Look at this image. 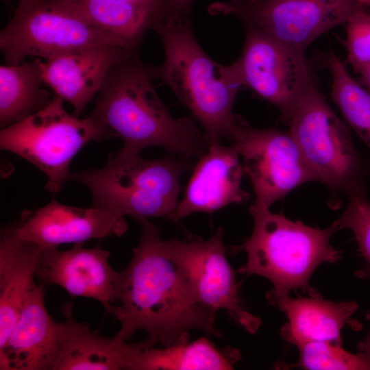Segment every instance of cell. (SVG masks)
<instances>
[{
  "label": "cell",
  "instance_id": "6da1fadb",
  "mask_svg": "<svg viewBox=\"0 0 370 370\" xmlns=\"http://www.w3.org/2000/svg\"><path fill=\"white\" fill-rule=\"evenodd\" d=\"M141 234L127 267L119 272L114 304L108 313L120 323L116 340L127 341L137 331L147 332L142 347L186 343L199 330L222 338L216 312L195 296L180 268L169 253L160 228L147 218H135Z\"/></svg>",
  "mask_w": 370,
  "mask_h": 370
},
{
  "label": "cell",
  "instance_id": "7a4b0ae2",
  "mask_svg": "<svg viewBox=\"0 0 370 370\" xmlns=\"http://www.w3.org/2000/svg\"><path fill=\"white\" fill-rule=\"evenodd\" d=\"M153 79L138 49L131 51L111 68L87 116L111 137L120 138L127 151L140 153L146 147L158 146L186 160L199 158L208 148L209 136L199 129L193 115L171 116Z\"/></svg>",
  "mask_w": 370,
  "mask_h": 370
},
{
  "label": "cell",
  "instance_id": "3957f363",
  "mask_svg": "<svg viewBox=\"0 0 370 370\" xmlns=\"http://www.w3.org/2000/svg\"><path fill=\"white\" fill-rule=\"evenodd\" d=\"M164 49L163 64L151 67L202 125L210 139L230 138L236 125L232 109L245 88L236 62L214 61L197 41L190 18L166 15L153 28Z\"/></svg>",
  "mask_w": 370,
  "mask_h": 370
},
{
  "label": "cell",
  "instance_id": "277c9868",
  "mask_svg": "<svg viewBox=\"0 0 370 370\" xmlns=\"http://www.w3.org/2000/svg\"><path fill=\"white\" fill-rule=\"evenodd\" d=\"M249 211L254 221L253 232L245 243L232 247L233 252L247 254V262L238 272L268 279L273 288L266 296L289 295L298 289L308 295L318 294L309 285L312 273L321 264L335 263L341 258V252L330 244L332 235L339 230L336 221L320 229L269 209Z\"/></svg>",
  "mask_w": 370,
  "mask_h": 370
},
{
  "label": "cell",
  "instance_id": "5b68a950",
  "mask_svg": "<svg viewBox=\"0 0 370 370\" xmlns=\"http://www.w3.org/2000/svg\"><path fill=\"white\" fill-rule=\"evenodd\" d=\"M190 167L188 160L173 154L145 159L121 149L109 155L103 167L71 172L69 180L88 187L92 206L123 217L166 219L179 203L180 179Z\"/></svg>",
  "mask_w": 370,
  "mask_h": 370
},
{
  "label": "cell",
  "instance_id": "8992f818",
  "mask_svg": "<svg viewBox=\"0 0 370 370\" xmlns=\"http://www.w3.org/2000/svg\"><path fill=\"white\" fill-rule=\"evenodd\" d=\"M317 181L333 193L366 194L367 167L347 127L313 82L299 97L286 121Z\"/></svg>",
  "mask_w": 370,
  "mask_h": 370
},
{
  "label": "cell",
  "instance_id": "52a82bcc",
  "mask_svg": "<svg viewBox=\"0 0 370 370\" xmlns=\"http://www.w3.org/2000/svg\"><path fill=\"white\" fill-rule=\"evenodd\" d=\"M63 101L56 95L46 107L0 132L1 149L42 171L48 177L45 188L53 193L60 192L69 180L71 162L83 147L111 138L90 118L81 119L69 114Z\"/></svg>",
  "mask_w": 370,
  "mask_h": 370
},
{
  "label": "cell",
  "instance_id": "ba28073f",
  "mask_svg": "<svg viewBox=\"0 0 370 370\" xmlns=\"http://www.w3.org/2000/svg\"><path fill=\"white\" fill-rule=\"evenodd\" d=\"M100 45L130 48L84 21L59 0H20L0 32V49L10 65L21 64L27 56L49 59Z\"/></svg>",
  "mask_w": 370,
  "mask_h": 370
},
{
  "label": "cell",
  "instance_id": "9c48e42d",
  "mask_svg": "<svg viewBox=\"0 0 370 370\" xmlns=\"http://www.w3.org/2000/svg\"><path fill=\"white\" fill-rule=\"evenodd\" d=\"M359 10L357 0H230L208 8L213 16H234L245 26L303 51Z\"/></svg>",
  "mask_w": 370,
  "mask_h": 370
},
{
  "label": "cell",
  "instance_id": "30bf717a",
  "mask_svg": "<svg viewBox=\"0 0 370 370\" xmlns=\"http://www.w3.org/2000/svg\"><path fill=\"white\" fill-rule=\"evenodd\" d=\"M229 140L243 158L244 173L254 188L250 210L269 209L299 186L317 181L289 132L255 129L236 115Z\"/></svg>",
  "mask_w": 370,
  "mask_h": 370
},
{
  "label": "cell",
  "instance_id": "8fae6325",
  "mask_svg": "<svg viewBox=\"0 0 370 370\" xmlns=\"http://www.w3.org/2000/svg\"><path fill=\"white\" fill-rule=\"evenodd\" d=\"M223 237L220 227L206 241L171 239L165 244L197 299L216 312L225 310L235 323L254 334L262 321L245 309L239 297L236 272L227 259Z\"/></svg>",
  "mask_w": 370,
  "mask_h": 370
},
{
  "label": "cell",
  "instance_id": "7c38bea8",
  "mask_svg": "<svg viewBox=\"0 0 370 370\" xmlns=\"http://www.w3.org/2000/svg\"><path fill=\"white\" fill-rule=\"evenodd\" d=\"M304 52L245 26L244 47L235 61L245 88L273 104L285 121L313 82Z\"/></svg>",
  "mask_w": 370,
  "mask_h": 370
},
{
  "label": "cell",
  "instance_id": "4fadbf2b",
  "mask_svg": "<svg viewBox=\"0 0 370 370\" xmlns=\"http://www.w3.org/2000/svg\"><path fill=\"white\" fill-rule=\"evenodd\" d=\"M127 227L125 217L108 210L66 206L53 198L40 208L24 211L17 223L1 230V236L45 248L121 236Z\"/></svg>",
  "mask_w": 370,
  "mask_h": 370
},
{
  "label": "cell",
  "instance_id": "5bb4252c",
  "mask_svg": "<svg viewBox=\"0 0 370 370\" xmlns=\"http://www.w3.org/2000/svg\"><path fill=\"white\" fill-rule=\"evenodd\" d=\"M78 243L69 249H43L37 272L43 284L57 285L73 297L91 298L108 312L114 304L119 272L109 262L110 253L100 244L91 248Z\"/></svg>",
  "mask_w": 370,
  "mask_h": 370
},
{
  "label": "cell",
  "instance_id": "9a60e30c",
  "mask_svg": "<svg viewBox=\"0 0 370 370\" xmlns=\"http://www.w3.org/2000/svg\"><path fill=\"white\" fill-rule=\"evenodd\" d=\"M243 173L236 148L211 139L193 171L182 199L166 219L177 221L195 212L211 213L247 201L249 194L241 186Z\"/></svg>",
  "mask_w": 370,
  "mask_h": 370
},
{
  "label": "cell",
  "instance_id": "2e32d148",
  "mask_svg": "<svg viewBox=\"0 0 370 370\" xmlns=\"http://www.w3.org/2000/svg\"><path fill=\"white\" fill-rule=\"evenodd\" d=\"M114 45H100L61 54L43 62L36 58L45 84L70 103L79 116L99 92L111 68L131 51Z\"/></svg>",
  "mask_w": 370,
  "mask_h": 370
},
{
  "label": "cell",
  "instance_id": "e0dca14e",
  "mask_svg": "<svg viewBox=\"0 0 370 370\" xmlns=\"http://www.w3.org/2000/svg\"><path fill=\"white\" fill-rule=\"evenodd\" d=\"M58 354V322L44 301L43 283L27 295L16 324L0 349L1 370H53Z\"/></svg>",
  "mask_w": 370,
  "mask_h": 370
},
{
  "label": "cell",
  "instance_id": "ac0fdd59",
  "mask_svg": "<svg viewBox=\"0 0 370 370\" xmlns=\"http://www.w3.org/2000/svg\"><path fill=\"white\" fill-rule=\"evenodd\" d=\"M65 321L58 323V354L53 370L129 369L140 349L139 343H129L105 337L77 322L73 315V303H64Z\"/></svg>",
  "mask_w": 370,
  "mask_h": 370
},
{
  "label": "cell",
  "instance_id": "d6986e66",
  "mask_svg": "<svg viewBox=\"0 0 370 370\" xmlns=\"http://www.w3.org/2000/svg\"><path fill=\"white\" fill-rule=\"evenodd\" d=\"M267 301L284 312L288 321L282 329V338L295 346L308 341H329L342 345L341 331L349 325L358 328L352 319L358 310L354 301H332L319 293L308 297L289 295L266 296Z\"/></svg>",
  "mask_w": 370,
  "mask_h": 370
},
{
  "label": "cell",
  "instance_id": "ffe728a7",
  "mask_svg": "<svg viewBox=\"0 0 370 370\" xmlns=\"http://www.w3.org/2000/svg\"><path fill=\"white\" fill-rule=\"evenodd\" d=\"M44 247L1 236L0 349L7 343L25 299L36 285L35 277Z\"/></svg>",
  "mask_w": 370,
  "mask_h": 370
},
{
  "label": "cell",
  "instance_id": "44dd1931",
  "mask_svg": "<svg viewBox=\"0 0 370 370\" xmlns=\"http://www.w3.org/2000/svg\"><path fill=\"white\" fill-rule=\"evenodd\" d=\"M90 25L138 48L146 32L167 14L166 5L125 0H59Z\"/></svg>",
  "mask_w": 370,
  "mask_h": 370
},
{
  "label": "cell",
  "instance_id": "7402d4cb",
  "mask_svg": "<svg viewBox=\"0 0 370 370\" xmlns=\"http://www.w3.org/2000/svg\"><path fill=\"white\" fill-rule=\"evenodd\" d=\"M140 346L129 370L232 369L241 358L238 349L218 347L206 336L162 348Z\"/></svg>",
  "mask_w": 370,
  "mask_h": 370
},
{
  "label": "cell",
  "instance_id": "603a6c76",
  "mask_svg": "<svg viewBox=\"0 0 370 370\" xmlns=\"http://www.w3.org/2000/svg\"><path fill=\"white\" fill-rule=\"evenodd\" d=\"M37 58L0 66V127L21 121L46 107L51 101Z\"/></svg>",
  "mask_w": 370,
  "mask_h": 370
},
{
  "label": "cell",
  "instance_id": "cb8c5ba5",
  "mask_svg": "<svg viewBox=\"0 0 370 370\" xmlns=\"http://www.w3.org/2000/svg\"><path fill=\"white\" fill-rule=\"evenodd\" d=\"M332 78L331 97L349 125L370 149V92L348 73L334 53L325 59Z\"/></svg>",
  "mask_w": 370,
  "mask_h": 370
},
{
  "label": "cell",
  "instance_id": "d4e9b609",
  "mask_svg": "<svg viewBox=\"0 0 370 370\" xmlns=\"http://www.w3.org/2000/svg\"><path fill=\"white\" fill-rule=\"evenodd\" d=\"M299 358L295 364L278 363L280 369L300 367L312 370H370L362 354L350 353L342 345L329 341H308L297 346Z\"/></svg>",
  "mask_w": 370,
  "mask_h": 370
},
{
  "label": "cell",
  "instance_id": "484cf974",
  "mask_svg": "<svg viewBox=\"0 0 370 370\" xmlns=\"http://www.w3.org/2000/svg\"><path fill=\"white\" fill-rule=\"evenodd\" d=\"M366 194L349 196V202L341 217L336 221L339 230H350L357 241L366 266L358 273L361 278H370V202Z\"/></svg>",
  "mask_w": 370,
  "mask_h": 370
},
{
  "label": "cell",
  "instance_id": "4316f807",
  "mask_svg": "<svg viewBox=\"0 0 370 370\" xmlns=\"http://www.w3.org/2000/svg\"><path fill=\"white\" fill-rule=\"evenodd\" d=\"M345 25L347 58L356 72L370 64V12L359 10Z\"/></svg>",
  "mask_w": 370,
  "mask_h": 370
},
{
  "label": "cell",
  "instance_id": "83f0119b",
  "mask_svg": "<svg viewBox=\"0 0 370 370\" xmlns=\"http://www.w3.org/2000/svg\"><path fill=\"white\" fill-rule=\"evenodd\" d=\"M194 0H165L168 16L178 18H190Z\"/></svg>",
  "mask_w": 370,
  "mask_h": 370
},
{
  "label": "cell",
  "instance_id": "f1b7e54d",
  "mask_svg": "<svg viewBox=\"0 0 370 370\" xmlns=\"http://www.w3.org/2000/svg\"><path fill=\"white\" fill-rule=\"evenodd\" d=\"M367 319L370 322V310L368 312ZM359 352L363 354L370 367V327L367 335L357 345Z\"/></svg>",
  "mask_w": 370,
  "mask_h": 370
},
{
  "label": "cell",
  "instance_id": "f546056e",
  "mask_svg": "<svg viewBox=\"0 0 370 370\" xmlns=\"http://www.w3.org/2000/svg\"><path fill=\"white\" fill-rule=\"evenodd\" d=\"M356 73L360 75L359 82L370 89V64L359 68Z\"/></svg>",
  "mask_w": 370,
  "mask_h": 370
},
{
  "label": "cell",
  "instance_id": "4dcf8cb0",
  "mask_svg": "<svg viewBox=\"0 0 370 370\" xmlns=\"http://www.w3.org/2000/svg\"><path fill=\"white\" fill-rule=\"evenodd\" d=\"M138 3L166 5L165 0H125ZM167 9V8H166Z\"/></svg>",
  "mask_w": 370,
  "mask_h": 370
},
{
  "label": "cell",
  "instance_id": "1f68e13d",
  "mask_svg": "<svg viewBox=\"0 0 370 370\" xmlns=\"http://www.w3.org/2000/svg\"><path fill=\"white\" fill-rule=\"evenodd\" d=\"M360 10L370 12V0H357Z\"/></svg>",
  "mask_w": 370,
  "mask_h": 370
},
{
  "label": "cell",
  "instance_id": "d6a6232c",
  "mask_svg": "<svg viewBox=\"0 0 370 370\" xmlns=\"http://www.w3.org/2000/svg\"><path fill=\"white\" fill-rule=\"evenodd\" d=\"M2 1H3L4 2H9L10 1V0H2Z\"/></svg>",
  "mask_w": 370,
  "mask_h": 370
}]
</instances>
